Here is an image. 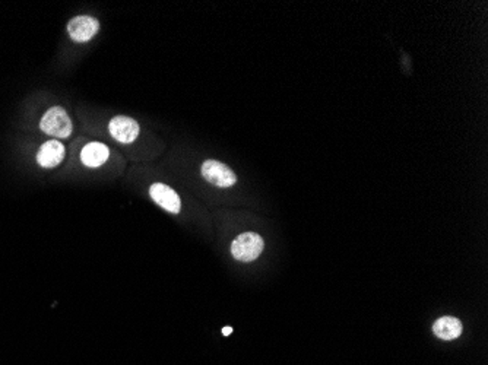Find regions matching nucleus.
I'll list each match as a JSON object with an SVG mask.
<instances>
[{
  "mask_svg": "<svg viewBox=\"0 0 488 365\" xmlns=\"http://www.w3.org/2000/svg\"><path fill=\"white\" fill-rule=\"evenodd\" d=\"M40 127L44 134L59 139L69 138L73 130L70 117L62 107H51L47 110L40 121Z\"/></svg>",
  "mask_w": 488,
  "mask_h": 365,
  "instance_id": "1",
  "label": "nucleus"
},
{
  "mask_svg": "<svg viewBox=\"0 0 488 365\" xmlns=\"http://www.w3.org/2000/svg\"><path fill=\"white\" fill-rule=\"evenodd\" d=\"M264 238L255 232H244L231 242V254L238 262H253L264 251Z\"/></svg>",
  "mask_w": 488,
  "mask_h": 365,
  "instance_id": "2",
  "label": "nucleus"
},
{
  "mask_svg": "<svg viewBox=\"0 0 488 365\" xmlns=\"http://www.w3.org/2000/svg\"><path fill=\"white\" fill-rule=\"evenodd\" d=\"M202 175L206 181H209L218 187H231L237 181V177L231 171V168L215 160H208L203 162Z\"/></svg>",
  "mask_w": 488,
  "mask_h": 365,
  "instance_id": "3",
  "label": "nucleus"
},
{
  "mask_svg": "<svg viewBox=\"0 0 488 365\" xmlns=\"http://www.w3.org/2000/svg\"><path fill=\"white\" fill-rule=\"evenodd\" d=\"M100 31V22L94 16H75L69 21L68 32L75 42H86L97 36Z\"/></svg>",
  "mask_w": 488,
  "mask_h": 365,
  "instance_id": "4",
  "label": "nucleus"
},
{
  "mask_svg": "<svg viewBox=\"0 0 488 365\" xmlns=\"http://www.w3.org/2000/svg\"><path fill=\"white\" fill-rule=\"evenodd\" d=\"M108 130L112 138L120 143H132L139 136V125L133 118L126 116H116L112 118Z\"/></svg>",
  "mask_w": 488,
  "mask_h": 365,
  "instance_id": "5",
  "label": "nucleus"
},
{
  "mask_svg": "<svg viewBox=\"0 0 488 365\" xmlns=\"http://www.w3.org/2000/svg\"><path fill=\"white\" fill-rule=\"evenodd\" d=\"M149 194L153 197V201L157 205H159L162 209H166L167 212L170 214L180 212V207H181L180 197L167 184H162V183L153 184L149 189Z\"/></svg>",
  "mask_w": 488,
  "mask_h": 365,
  "instance_id": "6",
  "label": "nucleus"
},
{
  "mask_svg": "<svg viewBox=\"0 0 488 365\" xmlns=\"http://www.w3.org/2000/svg\"><path fill=\"white\" fill-rule=\"evenodd\" d=\"M64 158V147L59 140H49L42 145L37 155V162L42 168H54Z\"/></svg>",
  "mask_w": 488,
  "mask_h": 365,
  "instance_id": "7",
  "label": "nucleus"
},
{
  "mask_svg": "<svg viewBox=\"0 0 488 365\" xmlns=\"http://www.w3.org/2000/svg\"><path fill=\"white\" fill-rule=\"evenodd\" d=\"M108 155H110V151H108L104 143L91 142L82 149L81 160L82 164L88 168H99L103 164H105Z\"/></svg>",
  "mask_w": 488,
  "mask_h": 365,
  "instance_id": "8",
  "label": "nucleus"
},
{
  "mask_svg": "<svg viewBox=\"0 0 488 365\" xmlns=\"http://www.w3.org/2000/svg\"><path fill=\"white\" fill-rule=\"evenodd\" d=\"M433 331H435L437 338L443 340H453L461 336L462 323L461 320L454 317H441L433 325Z\"/></svg>",
  "mask_w": 488,
  "mask_h": 365,
  "instance_id": "9",
  "label": "nucleus"
},
{
  "mask_svg": "<svg viewBox=\"0 0 488 365\" xmlns=\"http://www.w3.org/2000/svg\"><path fill=\"white\" fill-rule=\"evenodd\" d=\"M231 331H233V329H231V327H224V329H222V335L229 336V335L231 333Z\"/></svg>",
  "mask_w": 488,
  "mask_h": 365,
  "instance_id": "10",
  "label": "nucleus"
}]
</instances>
